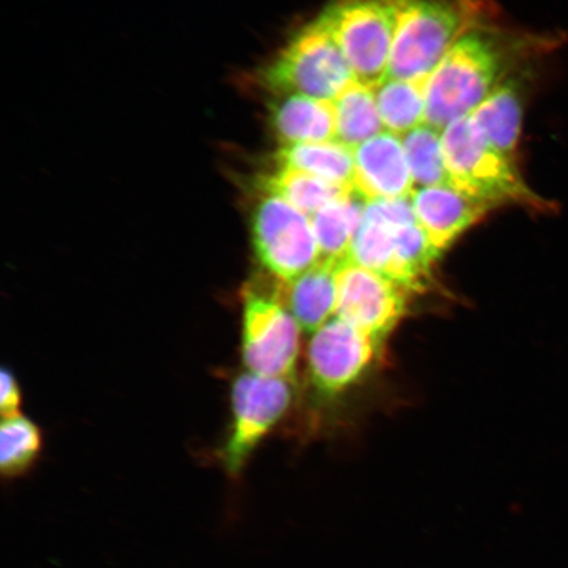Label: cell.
Listing matches in <instances>:
<instances>
[{"instance_id": "obj_1", "label": "cell", "mask_w": 568, "mask_h": 568, "mask_svg": "<svg viewBox=\"0 0 568 568\" xmlns=\"http://www.w3.org/2000/svg\"><path fill=\"white\" fill-rule=\"evenodd\" d=\"M558 34H514L500 38L486 28L459 39L426 81L425 123L444 131L477 106L510 75L556 51Z\"/></svg>"}, {"instance_id": "obj_2", "label": "cell", "mask_w": 568, "mask_h": 568, "mask_svg": "<svg viewBox=\"0 0 568 568\" xmlns=\"http://www.w3.org/2000/svg\"><path fill=\"white\" fill-rule=\"evenodd\" d=\"M486 0H397V27L387 78L426 82L456 42L480 28Z\"/></svg>"}, {"instance_id": "obj_3", "label": "cell", "mask_w": 568, "mask_h": 568, "mask_svg": "<svg viewBox=\"0 0 568 568\" xmlns=\"http://www.w3.org/2000/svg\"><path fill=\"white\" fill-rule=\"evenodd\" d=\"M443 148L452 186L485 202L494 210L518 205L536 213L556 212L525 182L518 162L504 158L480 136L470 116L450 123L443 131Z\"/></svg>"}, {"instance_id": "obj_4", "label": "cell", "mask_w": 568, "mask_h": 568, "mask_svg": "<svg viewBox=\"0 0 568 568\" xmlns=\"http://www.w3.org/2000/svg\"><path fill=\"white\" fill-rule=\"evenodd\" d=\"M262 88L274 95L300 94L333 101L355 81L343 49L320 17L262 69Z\"/></svg>"}, {"instance_id": "obj_5", "label": "cell", "mask_w": 568, "mask_h": 568, "mask_svg": "<svg viewBox=\"0 0 568 568\" xmlns=\"http://www.w3.org/2000/svg\"><path fill=\"white\" fill-rule=\"evenodd\" d=\"M336 39L355 81L386 80L397 27V0H336L320 16Z\"/></svg>"}, {"instance_id": "obj_6", "label": "cell", "mask_w": 568, "mask_h": 568, "mask_svg": "<svg viewBox=\"0 0 568 568\" xmlns=\"http://www.w3.org/2000/svg\"><path fill=\"white\" fill-rule=\"evenodd\" d=\"M301 326L276 291L254 283L243 291V353L248 373L293 379L301 353Z\"/></svg>"}, {"instance_id": "obj_7", "label": "cell", "mask_w": 568, "mask_h": 568, "mask_svg": "<svg viewBox=\"0 0 568 568\" xmlns=\"http://www.w3.org/2000/svg\"><path fill=\"white\" fill-rule=\"evenodd\" d=\"M251 232L255 258L282 284L322 261L311 217L278 196L261 193L252 210Z\"/></svg>"}, {"instance_id": "obj_8", "label": "cell", "mask_w": 568, "mask_h": 568, "mask_svg": "<svg viewBox=\"0 0 568 568\" xmlns=\"http://www.w3.org/2000/svg\"><path fill=\"white\" fill-rule=\"evenodd\" d=\"M232 424L220 458L232 479L240 477L252 454L293 402L291 381L244 373L232 386Z\"/></svg>"}, {"instance_id": "obj_9", "label": "cell", "mask_w": 568, "mask_h": 568, "mask_svg": "<svg viewBox=\"0 0 568 568\" xmlns=\"http://www.w3.org/2000/svg\"><path fill=\"white\" fill-rule=\"evenodd\" d=\"M408 294L388 276L346 260L337 267L335 317L386 339L407 315Z\"/></svg>"}, {"instance_id": "obj_10", "label": "cell", "mask_w": 568, "mask_h": 568, "mask_svg": "<svg viewBox=\"0 0 568 568\" xmlns=\"http://www.w3.org/2000/svg\"><path fill=\"white\" fill-rule=\"evenodd\" d=\"M382 338L355 328L338 317L312 335L308 373L320 393L337 395L352 387L371 368L383 346Z\"/></svg>"}, {"instance_id": "obj_11", "label": "cell", "mask_w": 568, "mask_h": 568, "mask_svg": "<svg viewBox=\"0 0 568 568\" xmlns=\"http://www.w3.org/2000/svg\"><path fill=\"white\" fill-rule=\"evenodd\" d=\"M354 165L353 189L366 202L408 197L416 190L402 138L397 134L383 131L355 148Z\"/></svg>"}, {"instance_id": "obj_12", "label": "cell", "mask_w": 568, "mask_h": 568, "mask_svg": "<svg viewBox=\"0 0 568 568\" xmlns=\"http://www.w3.org/2000/svg\"><path fill=\"white\" fill-rule=\"evenodd\" d=\"M412 201L418 224L439 254L494 210L453 186L417 187Z\"/></svg>"}, {"instance_id": "obj_13", "label": "cell", "mask_w": 568, "mask_h": 568, "mask_svg": "<svg viewBox=\"0 0 568 568\" xmlns=\"http://www.w3.org/2000/svg\"><path fill=\"white\" fill-rule=\"evenodd\" d=\"M530 67L510 75L468 115L489 146L504 158L516 162L518 142L521 139L525 98L532 74Z\"/></svg>"}, {"instance_id": "obj_14", "label": "cell", "mask_w": 568, "mask_h": 568, "mask_svg": "<svg viewBox=\"0 0 568 568\" xmlns=\"http://www.w3.org/2000/svg\"><path fill=\"white\" fill-rule=\"evenodd\" d=\"M267 109L270 125L282 145L337 140L333 101L300 94L275 95Z\"/></svg>"}, {"instance_id": "obj_15", "label": "cell", "mask_w": 568, "mask_h": 568, "mask_svg": "<svg viewBox=\"0 0 568 568\" xmlns=\"http://www.w3.org/2000/svg\"><path fill=\"white\" fill-rule=\"evenodd\" d=\"M337 262L320 261L286 286V304L303 332L314 335L335 317L337 305Z\"/></svg>"}, {"instance_id": "obj_16", "label": "cell", "mask_w": 568, "mask_h": 568, "mask_svg": "<svg viewBox=\"0 0 568 568\" xmlns=\"http://www.w3.org/2000/svg\"><path fill=\"white\" fill-rule=\"evenodd\" d=\"M274 161L276 166L300 170L337 186L353 189L354 149L338 140L281 145Z\"/></svg>"}, {"instance_id": "obj_17", "label": "cell", "mask_w": 568, "mask_h": 568, "mask_svg": "<svg viewBox=\"0 0 568 568\" xmlns=\"http://www.w3.org/2000/svg\"><path fill=\"white\" fill-rule=\"evenodd\" d=\"M366 201L351 191L325 204L311 217L322 260L344 262L349 260L353 241L364 220Z\"/></svg>"}, {"instance_id": "obj_18", "label": "cell", "mask_w": 568, "mask_h": 568, "mask_svg": "<svg viewBox=\"0 0 568 568\" xmlns=\"http://www.w3.org/2000/svg\"><path fill=\"white\" fill-rule=\"evenodd\" d=\"M257 184L260 193L278 196L308 217L325 204L353 191L300 170L280 166L274 172L262 174Z\"/></svg>"}, {"instance_id": "obj_19", "label": "cell", "mask_w": 568, "mask_h": 568, "mask_svg": "<svg viewBox=\"0 0 568 568\" xmlns=\"http://www.w3.org/2000/svg\"><path fill=\"white\" fill-rule=\"evenodd\" d=\"M337 140L355 149L385 130L373 88L354 81L333 99Z\"/></svg>"}, {"instance_id": "obj_20", "label": "cell", "mask_w": 568, "mask_h": 568, "mask_svg": "<svg viewBox=\"0 0 568 568\" xmlns=\"http://www.w3.org/2000/svg\"><path fill=\"white\" fill-rule=\"evenodd\" d=\"M426 82L386 78L374 88L376 104L385 130L404 136L425 123Z\"/></svg>"}, {"instance_id": "obj_21", "label": "cell", "mask_w": 568, "mask_h": 568, "mask_svg": "<svg viewBox=\"0 0 568 568\" xmlns=\"http://www.w3.org/2000/svg\"><path fill=\"white\" fill-rule=\"evenodd\" d=\"M402 141L416 189L452 186L443 148V131L424 123L404 134Z\"/></svg>"}, {"instance_id": "obj_22", "label": "cell", "mask_w": 568, "mask_h": 568, "mask_svg": "<svg viewBox=\"0 0 568 568\" xmlns=\"http://www.w3.org/2000/svg\"><path fill=\"white\" fill-rule=\"evenodd\" d=\"M42 449L38 425L24 416L3 418L0 426V471L16 479L31 470Z\"/></svg>"}, {"instance_id": "obj_23", "label": "cell", "mask_w": 568, "mask_h": 568, "mask_svg": "<svg viewBox=\"0 0 568 568\" xmlns=\"http://www.w3.org/2000/svg\"><path fill=\"white\" fill-rule=\"evenodd\" d=\"M395 231L396 226H390L364 213V220L353 241L349 261L355 265L386 275L394 258Z\"/></svg>"}, {"instance_id": "obj_24", "label": "cell", "mask_w": 568, "mask_h": 568, "mask_svg": "<svg viewBox=\"0 0 568 568\" xmlns=\"http://www.w3.org/2000/svg\"><path fill=\"white\" fill-rule=\"evenodd\" d=\"M0 412L3 418L21 415V389L17 376L9 368H2L0 376Z\"/></svg>"}]
</instances>
